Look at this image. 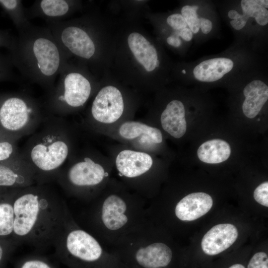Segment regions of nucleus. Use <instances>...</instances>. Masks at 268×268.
<instances>
[{"instance_id": "obj_1", "label": "nucleus", "mask_w": 268, "mask_h": 268, "mask_svg": "<svg viewBox=\"0 0 268 268\" xmlns=\"http://www.w3.org/2000/svg\"><path fill=\"white\" fill-rule=\"evenodd\" d=\"M13 236L36 247L54 246L71 213L58 193L46 184L17 189L13 200Z\"/></svg>"}, {"instance_id": "obj_2", "label": "nucleus", "mask_w": 268, "mask_h": 268, "mask_svg": "<svg viewBox=\"0 0 268 268\" xmlns=\"http://www.w3.org/2000/svg\"><path fill=\"white\" fill-rule=\"evenodd\" d=\"M9 55L22 75L47 93L67 63L66 55L50 29L32 24L18 31Z\"/></svg>"}, {"instance_id": "obj_3", "label": "nucleus", "mask_w": 268, "mask_h": 268, "mask_svg": "<svg viewBox=\"0 0 268 268\" xmlns=\"http://www.w3.org/2000/svg\"><path fill=\"white\" fill-rule=\"evenodd\" d=\"M88 202L80 227L108 250L147 218V203L137 198L113 192Z\"/></svg>"}, {"instance_id": "obj_4", "label": "nucleus", "mask_w": 268, "mask_h": 268, "mask_svg": "<svg viewBox=\"0 0 268 268\" xmlns=\"http://www.w3.org/2000/svg\"><path fill=\"white\" fill-rule=\"evenodd\" d=\"M70 137L63 117L46 114L20 150L22 159L32 170L37 184L56 180L69 157Z\"/></svg>"}, {"instance_id": "obj_5", "label": "nucleus", "mask_w": 268, "mask_h": 268, "mask_svg": "<svg viewBox=\"0 0 268 268\" xmlns=\"http://www.w3.org/2000/svg\"><path fill=\"white\" fill-rule=\"evenodd\" d=\"M156 238L154 223L147 217L109 251L127 268H167L173 259V250Z\"/></svg>"}, {"instance_id": "obj_6", "label": "nucleus", "mask_w": 268, "mask_h": 268, "mask_svg": "<svg viewBox=\"0 0 268 268\" xmlns=\"http://www.w3.org/2000/svg\"><path fill=\"white\" fill-rule=\"evenodd\" d=\"M84 268H127L93 235L81 227L72 214L54 246Z\"/></svg>"}, {"instance_id": "obj_7", "label": "nucleus", "mask_w": 268, "mask_h": 268, "mask_svg": "<svg viewBox=\"0 0 268 268\" xmlns=\"http://www.w3.org/2000/svg\"><path fill=\"white\" fill-rule=\"evenodd\" d=\"M42 105L23 92L0 95V132L16 140L32 134L46 114Z\"/></svg>"}, {"instance_id": "obj_8", "label": "nucleus", "mask_w": 268, "mask_h": 268, "mask_svg": "<svg viewBox=\"0 0 268 268\" xmlns=\"http://www.w3.org/2000/svg\"><path fill=\"white\" fill-rule=\"evenodd\" d=\"M58 81L42 104L46 114L63 117L86 102L92 90L88 78L67 63L59 74Z\"/></svg>"}, {"instance_id": "obj_9", "label": "nucleus", "mask_w": 268, "mask_h": 268, "mask_svg": "<svg viewBox=\"0 0 268 268\" xmlns=\"http://www.w3.org/2000/svg\"><path fill=\"white\" fill-rule=\"evenodd\" d=\"M108 176L101 165L86 156L81 160L66 164L55 181L67 193L88 201L91 200L90 191Z\"/></svg>"}, {"instance_id": "obj_10", "label": "nucleus", "mask_w": 268, "mask_h": 268, "mask_svg": "<svg viewBox=\"0 0 268 268\" xmlns=\"http://www.w3.org/2000/svg\"><path fill=\"white\" fill-rule=\"evenodd\" d=\"M124 108L120 91L113 86H107L102 88L95 97L91 108V114L94 120L111 124L120 118Z\"/></svg>"}, {"instance_id": "obj_11", "label": "nucleus", "mask_w": 268, "mask_h": 268, "mask_svg": "<svg viewBox=\"0 0 268 268\" xmlns=\"http://www.w3.org/2000/svg\"><path fill=\"white\" fill-rule=\"evenodd\" d=\"M35 184L34 174L24 160L0 162V188L18 189Z\"/></svg>"}, {"instance_id": "obj_12", "label": "nucleus", "mask_w": 268, "mask_h": 268, "mask_svg": "<svg viewBox=\"0 0 268 268\" xmlns=\"http://www.w3.org/2000/svg\"><path fill=\"white\" fill-rule=\"evenodd\" d=\"M238 232L231 224H219L212 227L204 235L201 246L206 255H217L229 248L236 240Z\"/></svg>"}, {"instance_id": "obj_13", "label": "nucleus", "mask_w": 268, "mask_h": 268, "mask_svg": "<svg viewBox=\"0 0 268 268\" xmlns=\"http://www.w3.org/2000/svg\"><path fill=\"white\" fill-rule=\"evenodd\" d=\"M153 163L151 156L144 152L124 150L117 156L119 175L129 179L139 177L148 171Z\"/></svg>"}, {"instance_id": "obj_14", "label": "nucleus", "mask_w": 268, "mask_h": 268, "mask_svg": "<svg viewBox=\"0 0 268 268\" xmlns=\"http://www.w3.org/2000/svg\"><path fill=\"white\" fill-rule=\"evenodd\" d=\"M213 204L212 198L202 192L190 194L176 204L174 212L181 221L195 220L206 214Z\"/></svg>"}, {"instance_id": "obj_15", "label": "nucleus", "mask_w": 268, "mask_h": 268, "mask_svg": "<svg viewBox=\"0 0 268 268\" xmlns=\"http://www.w3.org/2000/svg\"><path fill=\"white\" fill-rule=\"evenodd\" d=\"M73 6L70 0H38L26 10V14L28 19L39 17L47 23L60 21L70 14Z\"/></svg>"}, {"instance_id": "obj_16", "label": "nucleus", "mask_w": 268, "mask_h": 268, "mask_svg": "<svg viewBox=\"0 0 268 268\" xmlns=\"http://www.w3.org/2000/svg\"><path fill=\"white\" fill-rule=\"evenodd\" d=\"M129 47L136 60L148 72L159 65L156 49L142 35L137 32L130 34L128 38Z\"/></svg>"}, {"instance_id": "obj_17", "label": "nucleus", "mask_w": 268, "mask_h": 268, "mask_svg": "<svg viewBox=\"0 0 268 268\" xmlns=\"http://www.w3.org/2000/svg\"><path fill=\"white\" fill-rule=\"evenodd\" d=\"M160 120L163 129L174 137L180 138L186 133L185 110L180 101L170 102L162 112Z\"/></svg>"}, {"instance_id": "obj_18", "label": "nucleus", "mask_w": 268, "mask_h": 268, "mask_svg": "<svg viewBox=\"0 0 268 268\" xmlns=\"http://www.w3.org/2000/svg\"><path fill=\"white\" fill-rule=\"evenodd\" d=\"M245 99L242 105L244 115L249 118L255 117L268 99V86L263 81L254 80L245 87Z\"/></svg>"}, {"instance_id": "obj_19", "label": "nucleus", "mask_w": 268, "mask_h": 268, "mask_svg": "<svg viewBox=\"0 0 268 268\" xmlns=\"http://www.w3.org/2000/svg\"><path fill=\"white\" fill-rule=\"evenodd\" d=\"M234 67L232 60L226 58H215L201 62L193 70L194 77L202 82H213L222 78Z\"/></svg>"}, {"instance_id": "obj_20", "label": "nucleus", "mask_w": 268, "mask_h": 268, "mask_svg": "<svg viewBox=\"0 0 268 268\" xmlns=\"http://www.w3.org/2000/svg\"><path fill=\"white\" fill-rule=\"evenodd\" d=\"M231 154L229 144L221 139H213L203 143L197 154L201 161L210 164L219 163L226 160Z\"/></svg>"}, {"instance_id": "obj_21", "label": "nucleus", "mask_w": 268, "mask_h": 268, "mask_svg": "<svg viewBox=\"0 0 268 268\" xmlns=\"http://www.w3.org/2000/svg\"><path fill=\"white\" fill-rule=\"evenodd\" d=\"M119 134L123 137L129 139L145 134L155 143H160L163 140L162 133L159 129L137 122L124 123L119 129Z\"/></svg>"}, {"instance_id": "obj_22", "label": "nucleus", "mask_w": 268, "mask_h": 268, "mask_svg": "<svg viewBox=\"0 0 268 268\" xmlns=\"http://www.w3.org/2000/svg\"><path fill=\"white\" fill-rule=\"evenodd\" d=\"M0 7L11 20L18 31L31 24L26 16L22 0H0Z\"/></svg>"}, {"instance_id": "obj_23", "label": "nucleus", "mask_w": 268, "mask_h": 268, "mask_svg": "<svg viewBox=\"0 0 268 268\" xmlns=\"http://www.w3.org/2000/svg\"><path fill=\"white\" fill-rule=\"evenodd\" d=\"M13 195L8 200L0 201V237L13 235L14 211Z\"/></svg>"}, {"instance_id": "obj_24", "label": "nucleus", "mask_w": 268, "mask_h": 268, "mask_svg": "<svg viewBox=\"0 0 268 268\" xmlns=\"http://www.w3.org/2000/svg\"><path fill=\"white\" fill-rule=\"evenodd\" d=\"M16 142L17 141L0 132V162H9L24 160Z\"/></svg>"}, {"instance_id": "obj_25", "label": "nucleus", "mask_w": 268, "mask_h": 268, "mask_svg": "<svg viewBox=\"0 0 268 268\" xmlns=\"http://www.w3.org/2000/svg\"><path fill=\"white\" fill-rule=\"evenodd\" d=\"M198 9V6L189 5L184 6L181 9V15L189 29L194 34L197 33L200 28V18L197 14Z\"/></svg>"}, {"instance_id": "obj_26", "label": "nucleus", "mask_w": 268, "mask_h": 268, "mask_svg": "<svg viewBox=\"0 0 268 268\" xmlns=\"http://www.w3.org/2000/svg\"><path fill=\"white\" fill-rule=\"evenodd\" d=\"M13 67L9 55L4 56L0 53V82L14 79Z\"/></svg>"}, {"instance_id": "obj_27", "label": "nucleus", "mask_w": 268, "mask_h": 268, "mask_svg": "<svg viewBox=\"0 0 268 268\" xmlns=\"http://www.w3.org/2000/svg\"><path fill=\"white\" fill-rule=\"evenodd\" d=\"M252 17L255 18L258 24L261 26L268 23V11L267 8L259 4L257 0H251Z\"/></svg>"}, {"instance_id": "obj_28", "label": "nucleus", "mask_w": 268, "mask_h": 268, "mask_svg": "<svg viewBox=\"0 0 268 268\" xmlns=\"http://www.w3.org/2000/svg\"><path fill=\"white\" fill-rule=\"evenodd\" d=\"M254 199L265 206H268V182L266 181L258 186L254 192Z\"/></svg>"}, {"instance_id": "obj_29", "label": "nucleus", "mask_w": 268, "mask_h": 268, "mask_svg": "<svg viewBox=\"0 0 268 268\" xmlns=\"http://www.w3.org/2000/svg\"><path fill=\"white\" fill-rule=\"evenodd\" d=\"M247 268H268V257L266 253H256L250 260Z\"/></svg>"}, {"instance_id": "obj_30", "label": "nucleus", "mask_w": 268, "mask_h": 268, "mask_svg": "<svg viewBox=\"0 0 268 268\" xmlns=\"http://www.w3.org/2000/svg\"><path fill=\"white\" fill-rule=\"evenodd\" d=\"M167 24L175 30H181L187 28V24L183 16L179 13L169 15L166 20Z\"/></svg>"}, {"instance_id": "obj_31", "label": "nucleus", "mask_w": 268, "mask_h": 268, "mask_svg": "<svg viewBox=\"0 0 268 268\" xmlns=\"http://www.w3.org/2000/svg\"><path fill=\"white\" fill-rule=\"evenodd\" d=\"M16 38L8 31L0 29V48H5L11 51L15 43Z\"/></svg>"}, {"instance_id": "obj_32", "label": "nucleus", "mask_w": 268, "mask_h": 268, "mask_svg": "<svg viewBox=\"0 0 268 268\" xmlns=\"http://www.w3.org/2000/svg\"><path fill=\"white\" fill-rule=\"evenodd\" d=\"M21 268H51L45 262L38 259L29 260L25 261Z\"/></svg>"}, {"instance_id": "obj_33", "label": "nucleus", "mask_w": 268, "mask_h": 268, "mask_svg": "<svg viewBox=\"0 0 268 268\" xmlns=\"http://www.w3.org/2000/svg\"><path fill=\"white\" fill-rule=\"evenodd\" d=\"M200 28L204 34H208L210 32L212 28L211 21L205 18H200Z\"/></svg>"}, {"instance_id": "obj_34", "label": "nucleus", "mask_w": 268, "mask_h": 268, "mask_svg": "<svg viewBox=\"0 0 268 268\" xmlns=\"http://www.w3.org/2000/svg\"><path fill=\"white\" fill-rule=\"evenodd\" d=\"M186 41H190L193 38V33L189 28H185L179 30L178 35Z\"/></svg>"}, {"instance_id": "obj_35", "label": "nucleus", "mask_w": 268, "mask_h": 268, "mask_svg": "<svg viewBox=\"0 0 268 268\" xmlns=\"http://www.w3.org/2000/svg\"><path fill=\"white\" fill-rule=\"evenodd\" d=\"M167 43L174 47H179L181 45V41L180 38L175 35H171L167 38Z\"/></svg>"}, {"instance_id": "obj_36", "label": "nucleus", "mask_w": 268, "mask_h": 268, "mask_svg": "<svg viewBox=\"0 0 268 268\" xmlns=\"http://www.w3.org/2000/svg\"><path fill=\"white\" fill-rule=\"evenodd\" d=\"M241 14H239L237 11L236 10L232 9L228 11V16L232 20H236L238 19Z\"/></svg>"}, {"instance_id": "obj_37", "label": "nucleus", "mask_w": 268, "mask_h": 268, "mask_svg": "<svg viewBox=\"0 0 268 268\" xmlns=\"http://www.w3.org/2000/svg\"><path fill=\"white\" fill-rule=\"evenodd\" d=\"M228 268H245V267L243 265L240 264H236L231 266Z\"/></svg>"}, {"instance_id": "obj_38", "label": "nucleus", "mask_w": 268, "mask_h": 268, "mask_svg": "<svg viewBox=\"0 0 268 268\" xmlns=\"http://www.w3.org/2000/svg\"><path fill=\"white\" fill-rule=\"evenodd\" d=\"M3 248L2 247V245L0 244V262L3 256Z\"/></svg>"}, {"instance_id": "obj_39", "label": "nucleus", "mask_w": 268, "mask_h": 268, "mask_svg": "<svg viewBox=\"0 0 268 268\" xmlns=\"http://www.w3.org/2000/svg\"><path fill=\"white\" fill-rule=\"evenodd\" d=\"M182 72H183V73H186V71L184 69L182 70Z\"/></svg>"}]
</instances>
